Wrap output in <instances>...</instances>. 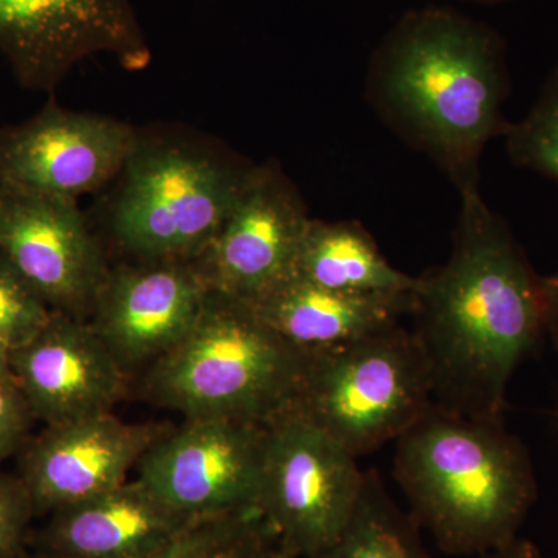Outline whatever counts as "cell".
I'll return each mask as SVG.
<instances>
[{
    "label": "cell",
    "instance_id": "obj_2",
    "mask_svg": "<svg viewBox=\"0 0 558 558\" xmlns=\"http://www.w3.org/2000/svg\"><path fill=\"white\" fill-rule=\"evenodd\" d=\"M509 89L498 32L440 5L403 13L374 51L366 78L381 121L438 165L461 196L480 191L484 149L509 130Z\"/></svg>",
    "mask_w": 558,
    "mask_h": 558
},
{
    "label": "cell",
    "instance_id": "obj_15",
    "mask_svg": "<svg viewBox=\"0 0 558 558\" xmlns=\"http://www.w3.org/2000/svg\"><path fill=\"white\" fill-rule=\"evenodd\" d=\"M13 379L47 425L110 413L128 373L87 319L54 311L35 339L10 352Z\"/></svg>",
    "mask_w": 558,
    "mask_h": 558
},
{
    "label": "cell",
    "instance_id": "obj_29",
    "mask_svg": "<svg viewBox=\"0 0 558 558\" xmlns=\"http://www.w3.org/2000/svg\"><path fill=\"white\" fill-rule=\"evenodd\" d=\"M271 558H295V557L289 556V554L282 553V550L278 549L277 553H275L274 556H271Z\"/></svg>",
    "mask_w": 558,
    "mask_h": 558
},
{
    "label": "cell",
    "instance_id": "obj_5",
    "mask_svg": "<svg viewBox=\"0 0 558 558\" xmlns=\"http://www.w3.org/2000/svg\"><path fill=\"white\" fill-rule=\"evenodd\" d=\"M432 374L402 323L341 347L307 352L296 411L355 458L396 440L432 407Z\"/></svg>",
    "mask_w": 558,
    "mask_h": 558
},
{
    "label": "cell",
    "instance_id": "obj_13",
    "mask_svg": "<svg viewBox=\"0 0 558 558\" xmlns=\"http://www.w3.org/2000/svg\"><path fill=\"white\" fill-rule=\"evenodd\" d=\"M208 292L191 260H140L109 269L87 322L130 373L186 336Z\"/></svg>",
    "mask_w": 558,
    "mask_h": 558
},
{
    "label": "cell",
    "instance_id": "obj_14",
    "mask_svg": "<svg viewBox=\"0 0 558 558\" xmlns=\"http://www.w3.org/2000/svg\"><path fill=\"white\" fill-rule=\"evenodd\" d=\"M168 432L161 425L132 424L112 411L47 425L22 459L20 476L36 515L120 486Z\"/></svg>",
    "mask_w": 558,
    "mask_h": 558
},
{
    "label": "cell",
    "instance_id": "obj_19",
    "mask_svg": "<svg viewBox=\"0 0 558 558\" xmlns=\"http://www.w3.org/2000/svg\"><path fill=\"white\" fill-rule=\"evenodd\" d=\"M314 558H432L411 513L389 497L376 472H365L362 494L339 538Z\"/></svg>",
    "mask_w": 558,
    "mask_h": 558
},
{
    "label": "cell",
    "instance_id": "obj_17",
    "mask_svg": "<svg viewBox=\"0 0 558 558\" xmlns=\"http://www.w3.org/2000/svg\"><path fill=\"white\" fill-rule=\"evenodd\" d=\"M250 304L278 336L310 352L351 343L411 317L416 292H339L290 275Z\"/></svg>",
    "mask_w": 558,
    "mask_h": 558
},
{
    "label": "cell",
    "instance_id": "obj_1",
    "mask_svg": "<svg viewBox=\"0 0 558 558\" xmlns=\"http://www.w3.org/2000/svg\"><path fill=\"white\" fill-rule=\"evenodd\" d=\"M411 317L435 405L502 418L513 373L546 336L543 277L480 191L461 196L449 259L418 278Z\"/></svg>",
    "mask_w": 558,
    "mask_h": 558
},
{
    "label": "cell",
    "instance_id": "obj_3",
    "mask_svg": "<svg viewBox=\"0 0 558 558\" xmlns=\"http://www.w3.org/2000/svg\"><path fill=\"white\" fill-rule=\"evenodd\" d=\"M395 478L418 526L451 556H480L519 537L537 501L534 464L505 418L433 405L396 439Z\"/></svg>",
    "mask_w": 558,
    "mask_h": 558
},
{
    "label": "cell",
    "instance_id": "obj_10",
    "mask_svg": "<svg viewBox=\"0 0 558 558\" xmlns=\"http://www.w3.org/2000/svg\"><path fill=\"white\" fill-rule=\"evenodd\" d=\"M0 255L53 311L89 318L109 267L75 201L0 189Z\"/></svg>",
    "mask_w": 558,
    "mask_h": 558
},
{
    "label": "cell",
    "instance_id": "obj_11",
    "mask_svg": "<svg viewBox=\"0 0 558 558\" xmlns=\"http://www.w3.org/2000/svg\"><path fill=\"white\" fill-rule=\"evenodd\" d=\"M311 218L277 168H255L215 240L194 260L209 289L253 301L293 274Z\"/></svg>",
    "mask_w": 558,
    "mask_h": 558
},
{
    "label": "cell",
    "instance_id": "obj_24",
    "mask_svg": "<svg viewBox=\"0 0 558 558\" xmlns=\"http://www.w3.org/2000/svg\"><path fill=\"white\" fill-rule=\"evenodd\" d=\"M33 416L13 377L0 379V462L21 446Z\"/></svg>",
    "mask_w": 558,
    "mask_h": 558
},
{
    "label": "cell",
    "instance_id": "obj_28",
    "mask_svg": "<svg viewBox=\"0 0 558 558\" xmlns=\"http://www.w3.org/2000/svg\"><path fill=\"white\" fill-rule=\"evenodd\" d=\"M465 2L481 3V5H499V3L510 2V0H465Z\"/></svg>",
    "mask_w": 558,
    "mask_h": 558
},
{
    "label": "cell",
    "instance_id": "obj_16",
    "mask_svg": "<svg viewBox=\"0 0 558 558\" xmlns=\"http://www.w3.org/2000/svg\"><path fill=\"white\" fill-rule=\"evenodd\" d=\"M50 515V523L35 538V548L58 558L145 556L196 521L172 508L140 478L124 481Z\"/></svg>",
    "mask_w": 558,
    "mask_h": 558
},
{
    "label": "cell",
    "instance_id": "obj_12",
    "mask_svg": "<svg viewBox=\"0 0 558 558\" xmlns=\"http://www.w3.org/2000/svg\"><path fill=\"white\" fill-rule=\"evenodd\" d=\"M137 145L119 121L47 109L0 131V189L75 201L123 170Z\"/></svg>",
    "mask_w": 558,
    "mask_h": 558
},
{
    "label": "cell",
    "instance_id": "obj_23",
    "mask_svg": "<svg viewBox=\"0 0 558 558\" xmlns=\"http://www.w3.org/2000/svg\"><path fill=\"white\" fill-rule=\"evenodd\" d=\"M33 517L35 508L22 480L0 473V558L27 557Z\"/></svg>",
    "mask_w": 558,
    "mask_h": 558
},
{
    "label": "cell",
    "instance_id": "obj_21",
    "mask_svg": "<svg viewBox=\"0 0 558 558\" xmlns=\"http://www.w3.org/2000/svg\"><path fill=\"white\" fill-rule=\"evenodd\" d=\"M510 160L558 183V62L549 73L538 100L523 120L506 131Z\"/></svg>",
    "mask_w": 558,
    "mask_h": 558
},
{
    "label": "cell",
    "instance_id": "obj_30",
    "mask_svg": "<svg viewBox=\"0 0 558 558\" xmlns=\"http://www.w3.org/2000/svg\"><path fill=\"white\" fill-rule=\"evenodd\" d=\"M558 414V413H557Z\"/></svg>",
    "mask_w": 558,
    "mask_h": 558
},
{
    "label": "cell",
    "instance_id": "obj_22",
    "mask_svg": "<svg viewBox=\"0 0 558 558\" xmlns=\"http://www.w3.org/2000/svg\"><path fill=\"white\" fill-rule=\"evenodd\" d=\"M53 314L47 301L0 255V343L10 352L24 347Z\"/></svg>",
    "mask_w": 558,
    "mask_h": 558
},
{
    "label": "cell",
    "instance_id": "obj_27",
    "mask_svg": "<svg viewBox=\"0 0 558 558\" xmlns=\"http://www.w3.org/2000/svg\"><path fill=\"white\" fill-rule=\"evenodd\" d=\"M10 351L0 343V379H11Z\"/></svg>",
    "mask_w": 558,
    "mask_h": 558
},
{
    "label": "cell",
    "instance_id": "obj_26",
    "mask_svg": "<svg viewBox=\"0 0 558 558\" xmlns=\"http://www.w3.org/2000/svg\"><path fill=\"white\" fill-rule=\"evenodd\" d=\"M476 558H545L534 543L524 538L510 539L506 545L499 546L487 553L480 554Z\"/></svg>",
    "mask_w": 558,
    "mask_h": 558
},
{
    "label": "cell",
    "instance_id": "obj_20",
    "mask_svg": "<svg viewBox=\"0 0 558 558\" xmlns=\"http://www.w3.org/2000/svg\"><path fill=\"white\" fill-rule=\"evenodd\" d=\"M279 549L277 532L259 509L193 521L153 553L134 558H271ZM25 558H58L28 553Z\"/></svg>",
    "mask_w": 558,
    "mask_h": 558
},
{
    "label": "cell",
    "instance_id": "obj_8",
    "mask_svg": "<svg viewBox=\"0 0 558 558\" xmlns=\"http://www.w3.org/2000/svg\"><path fill=\"white\" fill-rule=\"evenodd\" d=\"M267 424L185 418L142 458L138 478L190 519L258 509Z\"/></svg>",
    "mask_w": 558,
    "mask_h": 558
},
{
    "label": "cell",
    "instance_id": "obj_7",
    "mask_svg": "<svg viewBox=\"0 0 558 558\" xmlns=\"http://www.w3.org/2000/svg\"><path fill=\"white\" fill-rule=\"evenodd\" d=\"M365 483L357 458L293 410L267 422L258 509L279 550L314 558L348 526Z\"/></svg>",
    "mask_w": 558,
    "mask_h": 558
},
{
    "label": "cell",
    "instance_id": "obj_18",
    "mask_svg": "<svg viewBox=\"0 0 558 558\" xmlns=\"http://www.w3.org/2000/svg\"><path fill=\"white\" fill-rule=\"evenodd\" d=\"M292 275L319 288L363 295L413 293L418 284V278L388 263L369 231L355 220L311 219Z\"/></svg>",
    "mask_w": 558,
    "mask_h": 558
},
{
    "label": "cell",
    "instance_id": "obj_4",
    "mask_svg": "<svg viewBox=\"0 0 558 558\" xmlns=\"http://www.w3.org/2000/svg\"><path fill=\"white\" fill-rule=\"evenodd\" d=\"M306 357L248 301L209 289L193 328L148 366L146 395L185 418L267 424L292 405Z\"/></svg>",
    "mask_w": 558,
    "mask_h": 558
},
{
    "label": "cell",
    "instance_id": "obj_6",
    "mask_svg": "<svg viewBox=\"0 0 558 558\" xmlns=\"http://www.w3.org/2000/svg\"><path fill=\"white\" fill-rule=\"evenodd\" d=\"M112 215L121 247L140 260L194 263L240 201L253 170L179 146L137 145Z\"/></svg>",
    "mask_w": 558,
    "mask_h": 558
},
{
    "label": "cell",
    "instance_id": "obj_9",
    "mask_svg": "<svg viewBox=\"0 0 558 558\" xmlns=\"http://www.w3.org/2000/svg\"><path fill=\"white\" fill-rule=\"evenodd\" d=\"M0 51L33 86L57 83L94 54L131 69L149 61L131 0H0Z\"/></svg>",
    "mask_w": 558,
    "mask_h": 558
},
{
    "label": "cell",
    "instance_id": "obj_25",
    "mask_svg": "<svg viewBox=\"0 0 558 558\" xmlns=\"http://www.w3.org/2000/svg\"><path fill=\"white\" fill-rule=\"evenodd\" d=\"M543 300H545V332L558 351V270L543 277Z\"/></svg>",
    "mask_w": 558,
    "mask_h": 558
}]
</instances>
